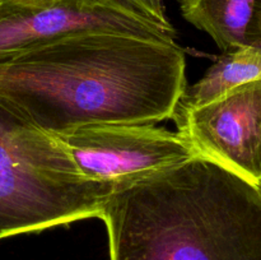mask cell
<instances>
[{
  "mask_svg": "<svg viewBox=\"0 0 261 260\" xmlns=\"http://www.w3.org/2000/svg\"><path fill=\"white\" fill-rule=\"evenodd\" d=\"M111 260H261V188L201 157L116 188Z\"/></svg>",
  "mask_w": 261,
  "mask_h": 260,
  "instance_id": "7a4b0ae2",
  "label": "cell"
},
{
  "mask_svg": "<svg viewBox=\"0 0 261 260\" xmlns=\"http://www.w3.org/2000/svg\"><path fill=\"white\" fill-rule=\"evenodd\" d=\"M185 88L175 41L124 33H75L0 63V97L47 133L160 122L173 116Z\"/></svg>",
  "mask_w": 261,
  "mask_h": 260,
  "instance_id": "6da1fadb",
  "label": "cell"
},
{
  "mask_svg": "<svg viewBox=\"0 0 261 260\" xmlns=\"http://www.w3.org/2000/svg\"><path fill=\"white\" fill-rule=\"evenodd\" d=\"M261 79V48L255 46L226 50L203 76L186 87L175 111L203 106L232 89Z\"/></svg>",
  "mask_w": 261,
  "mask_h": 260,
  "instance_id": "52a82bcc",
  "label": "cell"
},
{
  "mask_svg": "<svg viewBox=\"0 0 261 260\" xmlns=\"http://www.w3.org/2000/svg\"><path fill=\"white\" fill-rule=\"evenodd\" d=\"M114 190L82 176L50 133L0 97V240L99 217Z\"/></svg>",
  "mask_w": 261,
  "mask_h": 260,
  "instance_id": "3957f363",
  "label": "cell"
},
{
  "mask_svg": "<svg viewBox=\"0 0 261 260\" xmlns=\"http://www.w3.org/2000/svg\"><path fill=\"white\" fill-rule=\"evenodd\" d=\"M182 17L208 33L221 48L246 46L256 0H178Z\"/></svg>",
  "mask_w": 261,
  "mask_h": 260,
  "instance_id": "ba28073f",
  "label": "cell"
},
{
  "mask_svg": "<svg viewBox=\"0 0 261 260\" xmlns=\"http://www.w3.org/2000/svg\"><path fill=\"white\" fill-rule=\"evenodd\" d=\"M172 119L199 155L261 188V79Z\"/></svg>",
  "mask_w": 261,
  "mask_h": 260,
  "instance_id": "8992f818",
  "label": "cell"
},
{
  "mask_svg": "<svg viewBox=\"0 0 261 260\" xmlns=\"http://www.w3.org/2000/svg\"><path fill=\"white\" fill-rule=\"evenodd\" d=\"M50 134L82 176L115 189L199 155L180 132L153 124H92Z\"/></svg>",
  "mask_w": 261,
  "mask_h": 260,
  "instance_id": "277c9868",
  "label": "cell"
},
{
  "mask_svg": "<svg viewBox=\"0 0 261 260\" xmlns=\"http://www.w3.org/2000/svg\"><path fill=\"white\" fill-rule=\"evenodd\" d=\"M83 32H115L175 41L114 0H0V63L46 42Z\"/></svg>",
  "mask_w": 261,
  "mask_h": 260,
  "instance_id": "5b68a950",
  "label": "cell"
},
{
  "mask_svg": "<svg viewBox=\"0 0 261 260\" xmlns=\"http://www.w3.org/2000/svg\"><path fill=\"white\" fill-rule=\"evenodd\" d=\"M114 2L129 9L130 12L145 18L149 22L170 32H175V28L172 27L166 14L163 0H114Z\"/></svg>",
  "mask_w": 261,
  "mask_h": 260,
  "instance_id": "9c48e42d",
  "label": "cell"
},
{
  "mask_svg": "<svg viewBox=\"0 0 261 260\" xmlns=\"http://www.w3.org/2000/svg\"><path fill=\"white\" fill-rule=\"evenodd\" d=\"M246 45L261 48V0H256L254 17L247 31Z\"/></svg>",
  "mask_w": 261,
  "mask_h": 260,
  "instance_id": "30bf717a",
  "label": "cell"
}]
</instances>
